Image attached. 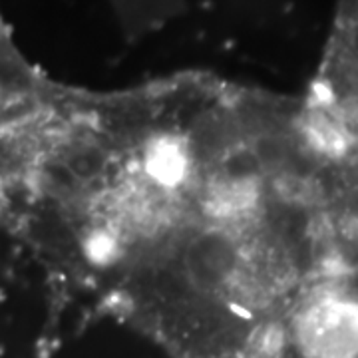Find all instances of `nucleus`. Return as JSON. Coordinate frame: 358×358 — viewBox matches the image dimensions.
I'll list each match as a JSON object with an SVG mask.
<instances>
[{
  "label": "nucleus",
  "mask_w": 358,
  "mask_h": 358,
  "mask_svg": "<svg viewBox=\"0 0 358 358\" xmlns=\"http://www.w3.org/2000/svg\"><path fill=\"white\" fill-rule=\"evenodd\" d=\"M296 352L303 358H358V299L322 293L296 313Z\"/></svg>",
  "instance_id": "nucleus-1"
}]
</instances>
